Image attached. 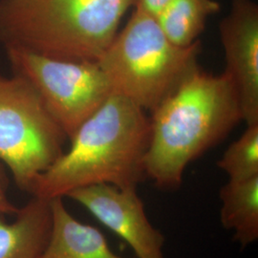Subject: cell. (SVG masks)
<instances>
[{
  "label": "cell",
  "instance_id": "6",
  "mask_svg": "<svg viewBox=\"0 0 258 258\" xmlns=\"http://www.w3.org/2000/svg\"><path fill=\"white\" fill-rule=\"evenodd\" d=\"M5 50L14 75L32 85L69 140L114 94L98 62L56 59L19 47Z\"/></svg>",
  "mask_w": 258,
  "mask_h": 258
},
{
  "label": "cell",
  "instance_id": "4",
  "mask_svg": "<svg viewBox=\"0 0 258 258\" xmlns=\"http://www.w3.org/2000/svg\"><path fill=\"white\" fill-rule=\"evenodd\" d=\"M201 49L199 39L190 46L173 44L156 17L135 8L98 64L114 93L152 112L197 65Z\"/></svg>",
  "mask_w": 258,
  "mask_h": 258
},
{
  "label": "cell",
  "instance_id": "1",
  "mask_svg": "<svg viewBox=\"0 0 258 258\" xmlns=\"http://www.w3.org/2000/svg\"><path fill=\"white\" fill-rule=\"evenodd\" d=\"M151 114L145 167L162 189L178 188L186 166L243 120L229 75L208 73L198 64Z\"/></svg>",
  "mask_w": 258,
  "mask_h": 258
},
{
  "label": "cell",
  "instance_id": "9",
  "mask_svg": "<svg viewBox=\"0 0 258 258\" xmlns=\"http://www.w3.org/2000/svg\"><path fill=\"white\" fill-rule=\"evenodd\" d=\"M50 205L51 231L39 258H122L109 249L101 231L78 221L62 198L50 200Z\"/></svg>",
  "mask_w": 258,
  "mask_h": 258
},
{
  "label": "cell",
  "instance_id": "8",
  "mask_svg": "<svg viewBox=\"0 0 258 258\" xmlns=\"http://www.w3.org/2000/svg\"><path fill=\"white\" fill-rule=\"evenodd\" d=\"M220 38L226 72L239 99L243 120L258 124V5L252 0H232L222 19Z\"/></svg>",
  "mask_w": 258,
  "mask_h": 258
},
{
  "label": "cell",
  "instance_id": "13",
  "mask_svg": "<svg viewBox=\"0 0 258 258\" xmlns=\"http://www.w3.org/2000/svg\"><path fill=\"white\" fill-rule=\"evenodd\" d=\"M217 166L231 181H243L258 176V124L247 125L218 161Z\"/></svg>",
  "mask_w": 258,
  "mask_h": 258
},
{
  "label": "cell",
  "instance_id": "14",
  "mask_svg": "<svg viewBox=\"0 0 258 258\" xmlns=\"http://www.w3.org/2000/svg\"><path fill=\"white\" fill-rule=\"evenodd\" d=\"M19 212V208L11 202L8 195V180L4 165L0 162V216L12 215Z\"/></svg>",
  "mask_w": 258,
  "mask_h": 258
},
{
  "label": "cell",
  "instance_id": "15",
  "mask_svg": "<svg viewBox=\"0 0 258 258\" xmlns=\"http://www.w3.org/2000/svg\"><path fill=\"white\" fill-rule=\"evenodd\" d=\"M168 1L169 0H137L134 7L156 17Z\"/></svg>",
  "mask_w": 258,
  "mask_h": 258
},
{
  "label": "cell",
  "instance_id": "10",
  "mask_svg": "<svg viewBox=\"0 0 258 258\" xmlns=\"http://www.w3.org/2000/svg\"><path fill=\"white\" fill-rule=\"evenodd\" d=\"M52 224L50 200L33 196L11 223L0 217V258H39Z\"/></svg>",
  "mask_w": 258,
  "mask_h": 258
},
{
  "label": "cell",
  "instance_id": "11",
  "mask_svg": "<svg viewBox=\"0 0 258 258\" xmlns=\"http://www.w3.org/2000/svg\"><path fill=\"white\" fill-rule=\"evenodd\" d=\"M220 219L227 230L234 231V239L247 247L258 238V176L231 181L220 190Z\"/></svg>",
  "mask_w": 258,
  "mask_h": 258
},
{
  "label": "cell",
  "instance_id": "5",
  "mask_svg": "<svg viewBox=\"0 0 258 258\" xmlns=\"http://www.w3.org/2000/svg\"><path fill=\"white\" fill-rule=\"evenodd\" d=\"M67 139L30 83L0 76V162L21 190L61 156Z\"/></svg>",
  "mask_w": 258,
  "mask_h": 258
},
{
  "label": "cell",
  "instance_id": "2",
  "mask_svg": "<svg viewBox=\"0 0 258 258\" xmlns=\"http://www.w3.org/2000/svg\"><path fill=\"white\" fill-rule=\"evenodd\" d=\"M70 141L69 150L37 177L32 196L63 198L77 188L97 184L137 188L147 178L150 119L123 96L112 94Z\"/></svg>",
  "mask_w": 258,
  "mask_h": 258
},
{
  "label": "cell",
  "instance_id": "7",
  "mask_svg": "<svg viewBox=\"0 0 258 258\" xmlns=\"http://www.w3.org/2000/svg\"><path fill=\"white\" fill-rule=\"evenodd\" d=\"M137 188L97 184L77 188L67 197L83 205L93 215L128 243L138 258H166L165 237L152 226Z\"/></svg>",
  "mask_w": 258,
  "mask_h": 258
},
{
  "label": "cell",
  "instance_id": "3",
  "mask_svg": "<svg viewBox=\"0 0 258 258\" xmlns=\"http://www.w3.org/2000/svg\"><path fill=\"white\" fill-rule=\"evenodd\" d=\"M137 0H0V39L48 57L98 62Z\"/></svg>",
  "mask_w": 258,
  "mask_h": 258
},
{
  "label": "cell",
  "instance_id": "12",
  "mask_svg": "<svg viewBox=\"0 0 258 258\" xmlns=\"http://www.w3.org/2000/svg\"><path fill=\"white\" fill-rule=\"evenodd\" d=\"M220 8L216 0H169L156 19L173 44L190 46L203 33L209 17L218 13Z\"/></svg>",
  "mask_w": 258,
  "mask_h": 258
}]
</instances>
